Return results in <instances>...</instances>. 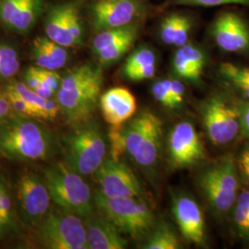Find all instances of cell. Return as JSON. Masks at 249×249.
<instances>
[{
  "instance_id": "6da1fadb",
  "label": "cell",
  "mask_w": 249,
  "mask_h": 249,
  "mask_svg": "<svg viewBox=\"0 0 249 249\" xmlns=\"http://www.w3.org/2000/svg\"><path fill=\"white\" fill-rule=\"evenodd\" d=\"M103 83L102 69L92 64L80 65L65 74L55 98L69 123L89 121L100 101Z\"/></svg>"
},
{
  "instance_id": "7a4b0ae2",
  "label": "cell",
  "mask_w": 249,
  "mask_h": 249,
  "mask_svg": "<svg viewBox=\"0 0 249 249\" xmlns=\"http://www.w3.org/2000/svg\"><path fill=\"white\" fill-rule=\"evenodd\" d=\"M53 145L52 132L33 117L13 114L0 124V155L9 160H46Z\"/></svg>"
},
{
  "instance_id": "3957f363",
  "label": "cell",
  "mask_w": 249,
  "mask_h": 249,
  "mask_svg": "<svg viewBox=\"0 0 249 249\" xmlns=\"http://www.w3.org/2000/svg\"><path fill=\"white\" fill-rule=\"evenodd\" d=\"M45 183L54 204L85 219L94 214L95 203L89 185L64 161L45 170Z\"/></svg>"
},
{
  "instance_id": "277c9868",
  "label": "cell",
  "mask_w": 249,
  "mask_h": 249,
  "mask_svg": "<svg viewBox=\"0 0 249 249\" xmlns=\"http://www.w3.org/2000/svg\"><path fill=\"white\" fill-rule=\"evenodd\" d=\"M64 162L81 176L95 173L107 153V142L97 123L76 124L63 139Z\"/></svg>"
},
{
  "instance_id": "5b68a950",
  "label": "cell",
  "mask_w": 249,
  "mask_h": 249,
  "mask_svg": "<svg viewBox=\"0 0 249 249\" xmlns=\"http://www.w3.org/2000/svg\"><path fill=\"white\" fill-rule=\"evenodd\" d=\"M199 186L214 210L223 214L233 209L239 195L236 160L229 153L215 160L201 173Z\"/></svg>"
},
{
  "instance_id": "8992f818",
  "label": "cell",
  "mask_w": 249,
  "mask_h": 249,
  "mask_svg": "<svg viewBox=\"0 0 249 249\" xmlns=\"http://www.w3.org/2000/svg\"><path fill=\"white\" fill-rule=\"evenodd\" d=\"M93 196L99 212L115 223L121 232L139 237L152 228L154 215L139 197H109L100 190Z\"/></svg>"
},
{
  "instance_id": "52a82bcc",
  "label": "cell",
  "mask_w": 249,
  "mask_h": 249,
  "mask_svg": "<svg viewBox=\"0 0 249 249\" xmlns=\"http://www.w3.org/2000/svg\"><path fill=\"white\" fill-rule=\"evenodd\" d=\"M162 122L150 110L142 111L124 124L125 151L143 167L154 165L159 157Z\"/></svg>"
},
{
  "instance_id": "ba28073f",
  "label": "cell",
  "mask_w": 249,
  "mask_h": 249,
  "mask_svg": "<svg viewBox=\"0 0 249 249\" xmlns=\"http://www.w3.org/2000/svg\"><path fill=\"white\" fill-rule=\"evenodd\" d=\"M201 116L205 130L214 145L229 144L241 133L239 100H233L228 94L217 93L208 99Z\"/></svg>"
},
{
  "instance_id": "9c48e42d",
  "label": "cell",
  "mask_w": 249,
  "mask_h": 249,
  "mask_svg": "<svg viewBox=\"0 0 249 249\" xmlns=\"http://www.w3.org/2000/svg\"><path fill=\"white\" fill-rule=\"evenodd\" d=\"M61 209L50 210L37 227L38 240L48 249H88L84 222Z\"/></svg>"
},
{
  "instance_id": "30bf717a",
  "label": "cell",
  "mask_w": 249,
  "mask_h": 249,
  "mask_svg": "<svg viewBox=\"0 0 249 249\" xmlns=\"http://www.w3.org/2000/svg\"><path fill=\"white\" fill-rule=\"evenodd\" d=\"M16 197L20 220L27 226L37 228L50 212L52 201L45 180L32 171H25L18 178Z\"/></svg>"
},
{
  "instance_id": "8fae6325",
  "label": "cell",
  "mask_w": 249,
  "mask_h": 249,
  "mask_svg": "<svg viewBox=\"0 0 249 249\" xmlns=\"http://www.w3.org/2000/svg\"><path fill=\"white\" fill-rule=\"evenodd\" d=\"M216 45L226 53H249V22L235 11H223L211 28Z\"/></svg>"
},
{
  "instance_id": "7c38bea8",
  "label": "cell",
  "mask_w": 249,
  "mask_h": 249,
  "mask_svg": "<svg viewBox=\"0 0 249 249\" xmlns=\"http://www.w3.org/2000/svg\"><path fill=\"white\" fill-rule=\"evenodd\" d=\"M168 154L175 168H187L204 159V147L193 124L184 121L174 126L168 138Z\"/></svg>"
},
{
  "instance_id": "4fadbf2b",
  "label": "cell",
  "mask_w": 249,
  "mask_h": 249,
  "mask_svg": "<svg viewBox=\"0 0 249 249\" xmlns=\"http://www.w3.org/2000/svg\"><path fill=\"white\" fill-rule=\"evenodd\" d=\"M95 173L100 191L107 196L139 197L142 192L132 170L119 160H104Z\"/></svg>"
},
{
  "instance_id": "5bb4252c",
  "label": "cell",
  "mask_w": 249,
  "mask_h": 249,
  "mask_svg": "<svg viewBox=\"0 0 249 249\" xmlns=\"http://www.w3.org/2000/svg\"><path fill=\"white\" fill-rule=\"evenodd\" d=\"M142 9L138 0H98L91 7L92 24L100 32L126 26L133 23Z\"/></svg>"
},
{
  "instance_id": "9a60e30c",
  "label": "cell",
  "mask_w": 249,
  "mask_h": 249,
  "mask_svg": "<svg viewBox=\"0 0 249 249\" xmlns=\"http://www.w3.org/2000/svg\"><path fill=\"white\" fill-rule=\"evenodd\" d=\"M173 213L185 239L198 246L204 244V218L195 199L187 195L176 196Z\"/></svg>"
},
{
  "instance_id": "2e32d148",
  "label": "cell",
  "mask_w": 249,
  "mask_h": 249,
  "mask_svg": "<svg viewBox=\"0 0 249 249\" xmlns=\"http://www.w3.org/2000/svg\"><path fill=\"white\" fill-rule=\"evenodd\" d=\"M102 114L108 124L119 125L127 122L137 111V101L129 89L114 87L100 97Z\"/></svg>"
},
{
  "instance_id": "e0dca14e",
  "label": "cell",
  "mask_w": 249,
  "mask_h": 249,
  "mask_svg": "<svg viewBox=\"0 0 249 249\" xmlns=\"http://www.w3.org/2000/svg\"><path fill=\"white\" fill-rule=\"evenodd\" d=\"M88 249H124L127 241L122 232L104 215H90L84 219Z\"/></svg>"
},
{
  "instance_id": "ac0fdd59",
  "label": "cell",
  "mask_w": 249,
  "mask_h": 249,
  "mask_svg": "<svg viewBox=\"0 0 249 249\" xmlns=\"http://www.w3.org/2000/svg\"><path fill=\"white\" fill-rule=\"evenodd\" d=\"M206 56L200 48L191 44L178 47L173 59L174 71L179 78L199 81L204 71Z\"/></svg>"
},
{
  "instance_id": "d6986e66",
  "label": "cell",
  "mask_w": 249,
  "mask_h": 249,
  "mask_svg": "<svg viewBox=\"0 0 249 249\" xmlns=\"http://www.w3.org/2000/svg\"><path fill=\"white\" fill-rule=\"evenodd\" d=\"M70 3L54 6L49 11L45 20V34L47 37L64 47H75L77 44L72 37L69 27Z\"/></svg>"
},
{
  "instance_id": "ffe728a7",
  "label": "cell",
  "mask_w": 249,
  "mask_h": 249,
  "mask_svg": "<svg viewBox=\"0 0 249 249\" xmlns=\"http://www.w3.org/2000/svg\"><path fill=\"white\" fill-rule=\"evenodd\" d=\"M14 89L27 103L33 107L39 115V118L45 120H54L60 111L56 98L45 99L39 95L36 90L28 87L25 82L13 80L8 85Z\"/></svg>"
},
{
  "instance_id": "44dd1931",
  "label": "cell",
  "mask_w": 249,
  "mask_h": 249,
  "mask_svg": "<svg viewBox=\"0 0 249 249\" xmlns=\"http://www.w3.org/2000/svg\"><path fill=\"white\" fill-rule=\"evenodd\" d=\"M220 77L237 90L245 101H249V67L233 63H222L218 68Z\"/></svg>"
},
{
  "instance_id": "7402d4cb",
  "label": "cell",
  "mask_w": 249,
  "mask_h": 249,
  "mask_svg": "<svg viewBox=\"0 0 249 249\" xmlns=\"http://www.w3.org/2000/svg\"><path fill=\"white\" fill-rule=\"evenodd\" d=\"M41 7V0H24L9 26L18 33L28 32L35 24Z\"/></svg>"
},
{
  "instance_id": "603a6c76",
  "label": "cell",
  "mask_w": 249,
  "mask_h": 249,
  "mask_svg": "<svg viewBox=\"0 0 249 249\" xmlns=\"http://www.w3.org/2000/svg\"><path fill=\"white\" fill-rule=\"evenodd\" d=\"M137 31H140V29L137 24H134V23L126 26L120 27V28L101 31L92 40V44H91L92 52L97 54L104 49L107 48L108 46L113 45L114 43L123 39L125 36L133 34Z\"/></svg>"
},
{
  "instance_id": "cb8c5ba5",
  "label": "cell",
  "mask_w": 249,
  "mask_h": 249,
  "mask_svg": "<svg viewBox=\"0 0 249 249\" xmlns=\"http://www.w3.org/2000/svg\"><path fill=\"white\" fill-rule=\"evenodd\" d=\"M180 248L176 232L165 223H161L151 232L143 245L144 249H178Z\"/></svg>"
},
{
  "instance_id": "d4e9b609",
  "label": "cell",
  "mask_w": 249,
  "mask_h": 249,
  "mask_svg": "<svg viewBox=\"0 0 249 249\" xmlns=\"http://www.w3.org/2000/svg\"><path fill=\"white\" fill-rule=\"evenodd\" d=\"M232 218L241 237L249 240V189L241 190L233 206Z\"/></svg>"
},
{
  "instance_id": "484cf974",
  "label": "cell",
  "mask_w": 249,
  "mask_h": 249,
  "mask_svg": "<svg viewBox=\"0 0 249 249\" xmlns=\"http://www.w3.org/2000/svg\"><path fill=\"white\" fill-rule=\"evenodd\" d=\"M138 36L139 31L129 36H125L123 39L117 41L97 53L96 55L98 56L100 64L103 66H107L119 60L133 45L134 42L138 38Z\"/></svg>"
},
{
  "instance_id": "4316f807",
  "label": "cell",
  "mask_w": 249,
  "mask_h": 249,
  "mask_svg": "<svg viewBox=\"0 0 249 249\" xmlns=\"http://www.w3.org/2000/svg\"><path fill=\"white\" fill-rule=\"evenodd\" d=\"M19 70L17 51L9 45L0 44V80L13 78Z\"/></svg>"
},
{
  "instance_id": "83f0119b",
  "label": "cell",
  "mask_w": 249,
  "mask_h": 249,
  "mask_svg": "<svg viewBox=\"0 0 249 249\" xmlns=\"http://www.w3.org/2000/svg\"><path fill=\"white\" fill-rule=\"evenodd\" d=\"M156 63L155 53L148 47H140L133 53H131L123 67V74L124 77L142 67Z\"/></svg>"
},
{
  "instance_id": "f1b7e54d",
  "label": "cell",
  "mask_w": 249,
  "mask_h": 249,
  "mask_svg": "<svg viewBox=\"0 0 249 249\" xmlns=\"http://www.w3.org/2000/svg\"><path fill=\"white\" fill-rule=\"evenodd\" d=\"M6 96L9 100L11 109L14 114L18 116L39 118V115L36 110L31 107L24 99L22 98L14 89L7 86L4 89Z\"/></svg>"
},
{
  "instance_id": "f546056e",
  "label": "cell",
  "mask_w": 249,
  "mask_h": 249,
  "mask_svg": "<svg viewBox=\"0 0 249 249\" xmlns=\"http://www.w3.org/2000/svg\"><path fill=\"white\" fill-rule=\"evenodd\" d=\"M108 136L111 145V158L113 160H119V157L126 152L124 143V124L111 125Z\"/></svg>"
},
{
  "instance_id": "4dcf8cb0",
  "label": "cell",
  "mask_w": 249,
  "mask_h": 249,
  "mask_svg": "<svg viewBox=\"0 0 249 249\" xmlns=\"http://www.w3.org/2000/svg\"><path fill=\"white\" fill-rule=\"evenodd\" d=\"M69 27L77 46L81 45L83 42V27L80 18V9L76 4L71 2H70L69 9Z\"/></svg>"
},
{
  "instance_id": "1f68e13d",
  "label": "cell",
  "mask_w": 249,
  "mask_h": 249,
  "mask_svg": "<svg viewBox=\"0 0 249 249\" xmlns=\"http://www.w3.org/2000/svg\"><path fill=\"white\" fill-rule=\"evenodd\" d=\"M176 5L195 6V7H216L223 5H243L249 7V0H173Z\"/></svg>"
},
{
  "instance_id": "d6a6232c",
  "label": "cell",
  "mask_w": 249,
  "mask_h": 249,
  "mask_svg": "<svg viewBox=\"0 0 249 249\" xmlns=\"http://www.w3.org/2000/svg\"><path fill=\"white\" fill-rule=\"evenodd\" d=\"M179 14H171L163 18L160 27V39L166 45H174Z\"/></svg>"
},
{
  "instance_id": "836d02e7",
  "label": "cell",
  "mask_w": 249,
  "mask_h": 249,
  "mask_svg": "<svg viewBox=\"0 0 249 249\" xmlns=\"http://www.w3.org/2000/svg\"><path fill=\"white\" fill-rule=\"evenodd\" d=\"M191 28H192L191 19L185 15L179 14L174 45H175L177 47H180V46H183L187 44V40L189 37Z\"/></svg>"
},
{
  "instance_id": "e575fe53",
  "label": "cell",
  "mask_w": 249,
  "mask_h": 249,
  "mask_svg": "<svg viewBox=\"0 0 249 249\" xmlns=\"http://www.w3.org/2000/svg\"><path fill=\"white\" fill-rule=\"evenodd\" d=\"M151 92L160 104H161L163 107H168V108H176V106L174 104V101L170 95L169 91L166 88L163 80L156 81L153 83L151 87Z\"/></svg>"
},
{
  "instance_id": "d590c367",
  "label": "cell",
  "mask_w": 249,
  "mask_h": 249,
  "mask_svg": "<svg viewBox=\"0 0 249 249\" xmlns=\"http://www.w3.org/2000/svg\"><path fill=\"white\" fill-rule=\"evenodd\" d=\"M23 1L24 0H3L0 5V17L4 23L9 25Z\"/></svg>"
},
{
  "instance_id": "8d00e7d4",
  "label": "cell",
  "mask_w": 249,
  "mask_h": 249,
  "mask_svg": "<svg viewBox=\"0 0 249 249\" xmlns=\"http://www.w3.org/2000/svg\"><path fill=\"white\" fill-rule=\"evenodd\" d=\"M36 72L38 74V76L40 77L41 80L45 83L48 87H50L53 89V91L57 92V90L60 87V83H61V77L59 76V74L56 72V71H50V70H45L42 69L39 67H36Z\"/></svg>"
},
{
  "instance_id": "74e56055",
  "label": "cell",
  "mask_w": 249,
  "mask_h": 249,
  "mask_svg": "<svg viewBox=\"0 0 249 249\" xmlns=\"http://www.w3.org/2000/svg\"><path fill=\"white\" fill-rule=\"evenodd\" d=\"M166 88L169 91L170 95L174 101L176 107H179L184 100V93H185V87L183 83H181L178 80H162Z\"/></svg>"
},
{
  "instance_id": "f35d334b",
  "label": "cell",
  "mask_w": 249,
  "mask_h": 249,
  "mask_svg": "<svg viewBox=\"0 0 249 249\" xmlns=\"http://www.w3.org/2000/svg\"><path fill=\"white\" fill-rule=\"evenodd\" d=\"M156 71V63H152L150 65L142 67L134 71L130 72L125 76L128 80L132 81H142V80L151 79Z\"/></svg>"
},
{
  "instance_id": "ab89813d",
  "label": "cell",
  "mask_w": 249,
  "mask_h": 249,
  "mask_svg": "<svg viewBox=\"0 0 249 249\" xmlns=\"http://www.w3.org/2000/svg\"><path fill=\"white\" fill-rule=\"evenodd\" d=\"M241 112V134L249 138V101L239 100Z\"/></svg>"
},
{
  "instance_id": "60d3db41",
  "label": "cell",
  "mask_w": 249,
  "mask_h": 249,
  "mask_svg": "<svg viewBox=\"0 0 249 249\" xmlns=\"http://www.w3.org/2000/svg\"><path fill=\"white\" fill-rule=\"evenodd\" d=\"M14 113L11 109L5 91H0V124L5 122Z\"/></svg>"
},
{
  "instance_id": "b9f144b4",
  "label": "cell",
  "mask_w": 249,
  "mask_h": 249,
  "mask_svg": "<svg viewBox=\"0 0 249 249\" xmlns=\"http://www.w3.org/2000/svg\"><path fill=\"white\" fill-rule=\"evenodd\" d=\"M24 80H25V84L31 89L36 90L38 88V86L41 83V79L36 72V67H32L27 70L24 76Z\"/></svg>"
},
{
  "instance_id": "7bdbcfd3",
  "label": "cell",
  "mask_w": 249,
  "mask_h": 249,
  "mask_svg": "<svg viewBox=\"0 0 249 249\" xmlns=\"http://www.w3.org/2000/svg\"><path fill=\"white\" fill-rule=\"evenodd\" d=\"M238 163L241 171L249 181V146L241 153Z\"/></svg>"
},
{
  "instance_id": "ee69618b",
  "label": "cell",
  "mask_w": 249,
  "mask_h": 249,
  "mask_svg": "<svg viewBox=\"0 0 249 249\" xmlns=\"http://www.w3.org/2000/svg\"><path fill=\"white\" fill-rule=\"evenodd\" d=\"M8 184V180L4 178L3 176H0V240L4 239V235H3V229H4V225H3V213H2V196H3V192L4 189Z\"/></svg>"
}]
</instances>
